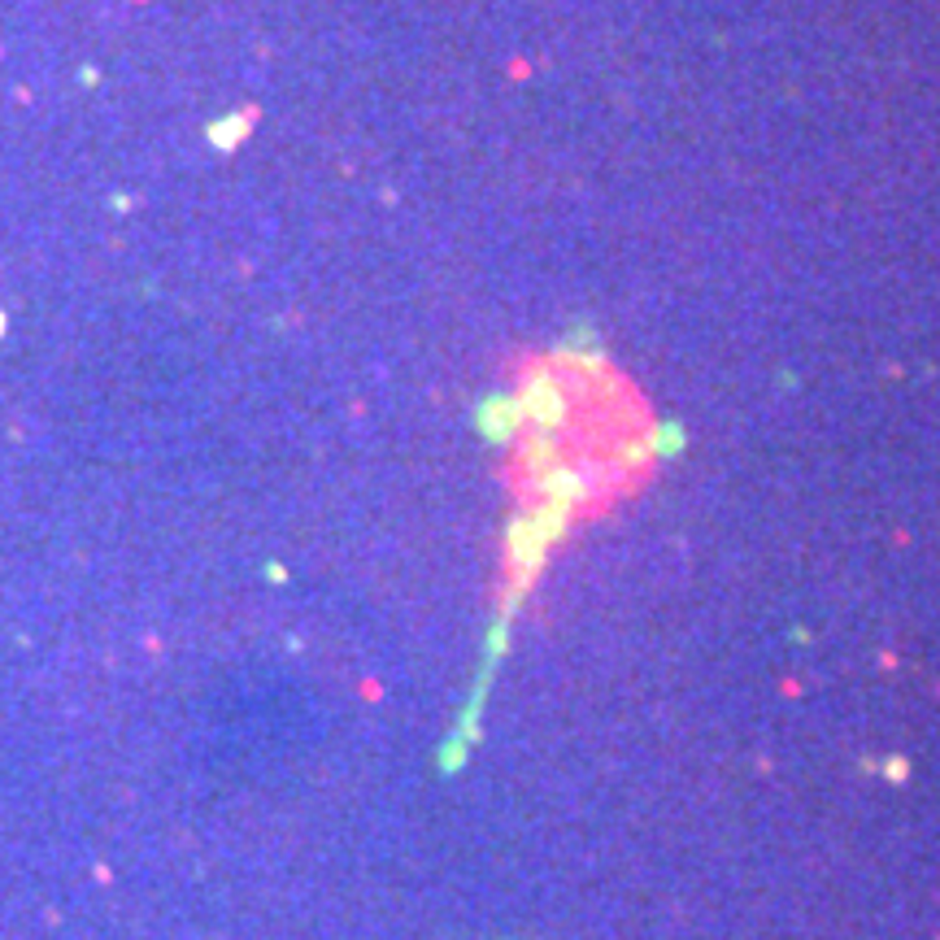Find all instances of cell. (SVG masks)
I'll use <instances>...</instances> for the list:
<instances>
[{
	"label": "cell",
	"instance_id": "6da1fadb",
	"mask_svg": "<svg viewBox=\"0 0 940 940\" xmlns=\"http://www.w3.org/2000/svg\"><path fill=\"white\" fill-rule=\"evenodd\" d=\"M248 122H253V113H239V118H227V122H214V127H209V139H214L218 148H235V144L244 139V131H248Z\"/></svg>",
	"mask_w": 940,
	"mask_h": 940
}]
</instances>
